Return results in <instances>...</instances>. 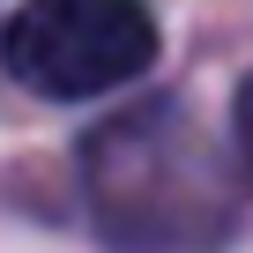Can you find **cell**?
I'll list each match as a JSON object with an SVG mask.
<instances>
[{
	"label": "cell",
	"instance_id": "1",
	"mask_svg": "<svg viewBox=\"0 0 253 253\" xmlns=\"http://www.w3.org/2000/svg\"><path fill=\"white\" fill-rule=\"evenodd\" d=\"M0 52L23 89L82 104L157 60V15L142 0H23Z\"/></svg>",
	"mask_w": 253,
	"mask_h": 253
},
{
	"label": "cell",
	"instance_id": "2",
	"mask_svg": "<svg viewBox=\"0 0 253 253\" xmlns=\"http://www.w3.org/2000/svg\"><path fill=\"white\" fill-rule=\"evenodd\" d=\"M238 142H246V157H253V82L238 89Z\"/></svg>",
	"mask_w": 253,
	"mask_h": 253
}]
</instances>
